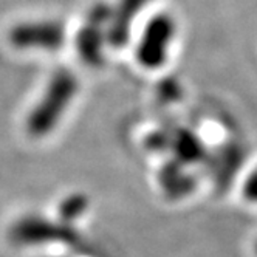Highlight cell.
<instances>
[{"label": "cell", "mask_w": 257, "mask_h": 257, "mask_svg": "<svg viewBox=\"0 0 257 257\" xmlns=\"http://www.w3.org/2000/svg\"><path fill=\"white\" fill-rule=\"evenodd\" d=\"M175 24L169 16L161 14L152 19L143 33L138 45V58L146 67H160L168 56V50L174 41Z\"/></svg>", "instance_id": "obj_1"}, {"label": "cell", "mask_w": 257, "mask_h": 257, "mask_svg": "<svg viewBox=\"0 0 257 257\" xmlns=\"http://www.w3.org/2000/svg\"><path fill=\"white\" fill-rule=\"evenodd\" d=\"M245 197L249 201L257 203V172H254L249 180L246 181V188H245Z\"/></svg>", "instance_id": "obj_2"}, {"label": "cell", "mask_w": 257, "mask_h": 257, "mask_svg": "<svg viewBox=\"0 0 257 257\" xmlns=\"http://www.w3.org/2000/svg\"><path fill=\"white\" fill-rule=\"evenodd\" d=\"M254 252H255V257H257V240H255V246H254Z\"/></svg>", "instance_id": "obj_3"}]
</instances>
